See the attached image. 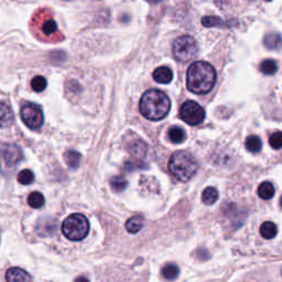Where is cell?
Segmentation results:
<instances>
[{"mask_svg":"<svg viewBox=\"0 0 282 282\" xmlns=\"http://www.w3.org/2000/svg\"><path fill=\"white\" fill-rule=\"evenodd\" d=\"M110 186L111 190L116 193H120L127 189L128 186V181L125 179L122 175H117L110 179Z\"/></svg>","mask_w":282,"mask_h":282,"instance_id":"obj_20","label":"cell"},{"mask_svg":"<svg viewBox=\"0 0 282 282\" xmlns=\"http://www.w3.org/2000/svg\"><path fill=\"white\" fill-rule=\"evenodd\" d=\"M18 182L22 185H29L34 182V174L31 170H22L18 174Z\"/></svg>","mask_w":282,"mask_h":282,"instance_id":"obj_26","label":"cell"},{"mask_svg":"<svg viewBox=\"0 0 282 282\" xmlns=\"http://www.w3.org/2000/svg\"><path fill=\"white\" fill-rule=\"evenodd\" d=\"M128 151L134 158L141 160L145 158L148 152V146L145 141L137 139L130 143V146L128 147Z\"/></svg>","mask_w":282,"mask_h":282,"instance_id":"obj_10","label":"cell"},{"mask_svg":"<svg viewBox=\"0 0 282 282\" xmlns=\"http://www.w3.org/2000/svg\"><path fill=\"white\" fill-rule=\"evenodd\" d=\"M6 280L7 282H32L31 275L21 268H10L6 273Z\"/></svg>","mask_w":282,"mask_h":282,"instance_id":"obj_9","label":"cell"},{"mask_svg":"<svg viewBox=\"0 0 282 282\" xmlns=\"http://www.w3.org/2000/svg\"><path fill=\"white\" fill-rule=\"evenodd\" d=\"M2 152L5 164L8 167L16 166L18 162H20L23 159L22 150L17 145H4L2 148Z\"/></svg>","mask_w":282,"mask_h":282,"instance_id":"obj_8","label":"cell"},{"mask_svg":"<svg viewBox=\"0 0 282 282\" xmlns=\"http://www.w3.org/2000/svg\"><path fill=\"white\" fill-rule=\"evenodd\" d=\"M269 145L275 150L282 148V131H277V133L270 136V138H269Z\"/></svg>","mask_w":282,"mask_h":282,"instance_id":"obj_29","label":"cell"},{"mask_svg":"<svg viewBox=\"0 0 282 282\" xmlns=\"http://www.w3.org/2000/svg\"><path fill=\"white\" fill-rule=\"evenodd\" d=\"M173 55L180 62H189L198 52L196 40L190 35H182L173 42Z\"/></svg>","mask_w":282,"mask_h":282,"instance_id":"obj_5","label":"cell"},{"mask_svg":"<svg viewBox=\"0 0 282 282\" xmlns=\"http://www.w3.org/2000/svg\"><path fill=\"white\" fill-rule=\"evenodd\" d=\"M179 272H180L179 267L175 264H172V262L167 264L164 268H162V275H164L165 279L169 281H173L177 279Z\"/></svg>","mask_w":282,"mask_h":282,"instance_id":"obj_17","label":"cell"},{"mask_svg":"<svg viewBox=\"0 0 282 282\" xmlns=\"http://www.w3.org/2000/svg\"><path fill=\"white\" fill-rule=\"evenodd\" d=\"M20 115L23 123L26 124L30 129H39L42 127L43 123H45V116H43L40 106L32 103L24 104L21 107Z\"/></svg>","mask_w":282,"mask_h":282,"instance_id":"obj_7","label":"cell"},{"mask_svg":"<svg viewBox=\"0 0 282 282\" xmlns=\"http://www.w3.org/2000/svg\"><path fill=\"white\" fill-rule=\"evenodd\" d=\"M245 146H246V149L248 150L249 152L258 153L262 148V143H261V140H260L259 137L249 136L246 139Z\"/></svg>","mask_w":282,"mask_h":282,"instance_id":"obj_19","label":"cell"},{"mask_svg":"<svg viewBox=\"0 0 282 282\" xmlns=\"http://www.w3.org/2000/svg\"><path fill=\"white\" fill-rule=\"evenodd\" d=\"M274 193H275L274 186L272 185L271 182H268V181L262 182L258 187V195L262 199L272 198L274 196Z\"/></svg>","mask_w":282,"mask_h":282,"instance_id":"obj_15","label":"cell"},{"mask_svg":"<svg viewBox=\"0 0 282 282\" xmlns=\"http://www.w3.org/2000/svg\"><path fill=\"white\" fill-rule=\"evenodd\" d=\"M197 161L189 152L177 151L169 160V171L181 182L191 180L197 172Z\"/></svg>","mask_w":282,"mask_h":282,"instance_id":"obj_3","label":"cell"},{"mask_svg":"<svg viewBox=\"0 0 282 282\" xmlns=\"http://www.w3.org/2000/svg\"><path fill=\"white\" fill-rule=\"evenodd\" d=\"M140 112L150 120H161L171 108V103L166 93L159 90H150L143 94L140 104Z\"/></svg>","mask_w":282,"mask_h":282,"instance_id":"obj_2","label":"cell"},{"mask_svg":"<svg viewBox=\"0 0 282 282\" xmlns=\"http://www.w3.org/2000/svg\"><path fill=\"white\" fill-rule=\"evenodd\" d=\"M90 222L82 214H72L62 224V233L72 241L83 240L89 235Z\"/></svg>","mask_w":282,"mask_h":282,"instance_id":"obj_4","label":"cell"},{"mask_svg":"<svg viewBox=\"0 0 282 282\" xmlns=\"http://www.w3.org/2000/svg\"><path fill=\"white\" fill-rule=\"evenodd\" d=\"M169 139H170L171 142L173 143H181L183 142L185 139V133L182 128L180 127H172L170 130H169L168 134Z\"/></svg>","mask_w":282,"mask_h":282,"instance_id":"obj_23","label":"cell"},{"mask_svg":"<svg viewBox=\"0 0 282 282\" xmlns=\"http://www.w3.org/2000/svg\"><path fill=\"white\" fill-rule=\"evenodd\" d=\"M278 234V228L272 222H265L260 226V235L265 239H272Z\"/></svg>","mask_w":282,"mask_h":282,"instance_id":"obj_14","label":"cell"},{"mask_svg":"<svg viewBox=\"0 0 282 282\" xmlns=\"http://www.w3.org/2000/svg\"><path fill=\"white\" fill-rule=\"evenodd\" d=\"M74 282H90V281H89V279L85 278V277H78V278L75 279Z\"/></svg>","mask_w":282,"mask_h":282,"instance_id":"obj_30","label":"cell"},{"mask_svg":"<svg viewBox=\"0 0 282 282\" xmlns=\"http://www.w3.org/2000/svg\"><path fill=\"white\" fill-rule=\"evenodd\" d=\"M180 118L191 126L202 124L205 119V110L202 106L193 100H187L180 108Z\"/></svg>","mask_w":282,"mask_h":282,"instance_id":"obj_6","label":"cell"},{"mask_svg":"<svg viewBox=\"0 0 282 282\" xmlns=\"http://www.w3.org/2000/svg\"><path fill=\"white\" fill-rule=\"evenodd\" d=\"M146 2H148L150 4H159L161 2H164V0H146Z\"/></svg>","mask_w":282,"mask_h":282,"instance_id":"obj_31","label":"cell"},{"mask_svg":"<svg viewBox=\"0 0 282 282\" xmlns=\"http://www.w3.org/2000/svg\"><path fill=\"white\" fill-rule=\"evenodd\" d=\"M145 225V218L140 215L133 216L126 222V229L130 234H137L142 229Z\"/></svg>","mask_w":282,"mask_h":282,"instance_id":"obj_13","label":"cell"},{"mask_svg":"<svg viewBox=\"0 0 282 282\" xmlns=\"http://www.w3.org/2000/svg\"><path fill=\"white\" fill-rule=\"evenodd\" d=\"M264 46L268 50H280L282 48V35L278 32H270L264 37Z\"/></svg>","mask_w":282,"mask_h":282,"instance_id":"obj_12","label":"cell"},{"mask_svg":"<svg viewBox=\"0 0 282 282\" xmlns=\"http://www.w3.org/2000/svg\"><path fill=\"white\" fill-rule=\"evenodd\" d=\"M153 79L156 83L169 84L173 79V73L171 68H169L168 66L158 67L153 72Z\"/></svg>","mask_w":282,"mask_h":282,"instance_id":"obj_11","label":"cell"},{"mask_svg":"<svg viewBox=\"0 0 282 282\" xmlns=\"http://www.w3.org/2000/svg\"><path fill=\"white\" fill-rule=\"evenodd\" d=\"M80 159H82V156H80V154L77 151H74V150L66 151L64 154V160L66 165L71 169H77L80 164Z\"/></svg>","mask_w":282,"mask_h":282,"instance_id":"obj_18","label":"cell"},{"mask_svg":"<svg viewBox=\"0 0 282 282\" xmlns=\"http://www.w3.org/2000/svg\"><path fill=\"white\" fill-rule=\"evenodd\" d=\"M218 199V191L215 187H206L202 193V200L206 205H213Z\"/></svg>","mask_w":282,"mask_h":282,"instance_id":"obj_16","label":"cell"},{"mask_svg":"<svg viewBox=\"0 0 282 282\" xmlns=\"http://www.w3.org/2000/svg\"><path fill=\"white\" fill-rule=\"evenodd\" d=\"M280 205H281V208H282V196H281V198H280Z\"/></svg>","mask_w":282,"mask_h":282,"instance_id":"obj_32","label":"cell"},{"mask_svg":"<svg viewBox=\"0 0 282 282\" xmlns=\"http://www.w3.org/2000/svg\"><path fill=\"white\" fill-rule=\"evenodd\" d=\"M42 32L46 35H52L58 32V24L53 20V19H48L42 24Z\"/></svg>","mask_w":282,"mask_h":282,"instance_id":"obj_27","label":"cell"},{"mask_svg":"<svg viewBox=\"0 0 282 282\" xmlns=\"http://www.w3.org/2000/svg\"><path fill=\"white\" fill-rule=\"evenodd\" d=\"M14 120V114L10 109L9 106L5 102L2 103V126L3 128L9 126V125Z\"/></svg>","mask_w":282,"mask_h":282,"instance_id":"obj_24","label":"cell"},{"mask_svg":"<svg viewBox=\"0 0 282 282\" xmlns=\"http://www.w3.org/2000/svg\"><path fill=\"white\" fill-rule=\"evenodd\" d=\"M259 71L265 75H273L278 71L277 62L273 60H264L259 65Z\"/></svg>","mask_w":282,"mask_h":282,"instance_id":"obj_21","label":"cell"},{"mask_svg":"<svg viewBox=\"0 0 282 282\" xmlns=\"http://www.w3.org/2000/svg\"><path fill=\"white\" fill-rule=\"evenodd\" d=\"M31 87L32 90L36 93H41L46 90L47 87V79L41 76V75H37V76L33 77L32 80H31Z\"/></svg>","mask_w":282,"mask_h":282,"instance_id":"obj_28","label":"cell"},{"mask_svg":"<svg viewBox=\"0 0 282 282\" xmlns=\"http://www.w3.org/2000/svg\"><path fill=\"white\" fill-rule=\"evenodd\" d=\"M46 198L40 192H32L28 196V203L33 209H41L45 205Z\"/></svg>","mask_w":282,"mask_h":282,"instance_id":"obj_22","label":"cell"},{"mask_svg":"<svg viewBox=\"0 0 282 282\" xmlns=\"http://www.w3.org/2000/svg\"><path fill=\"white\" fill-rule=\"evenodd\" d=\"M216 82V72L208 62H194L187 68L186 84L192 93L200 94L210 93Z\"/></svg>","mask_w":282,"mask_h":282,"instance_id":"obj_1","label":"cell"},{"mask_svg":"<svg viewBox=\"0 0 282 282\" xmlns=\"http://www.w3.org/2000/svg\"><path fill=\"white\" fill-rule=\"evenodd\" d=\"M202 24L204 27H208V28L230 26L229 23H227V21H224L221 18H217V17H204L202 19Z\"/></svg>","mask_w":282,"mask_h":282,"instance_id":"obj_25","label":"cell"}]
</instances>
